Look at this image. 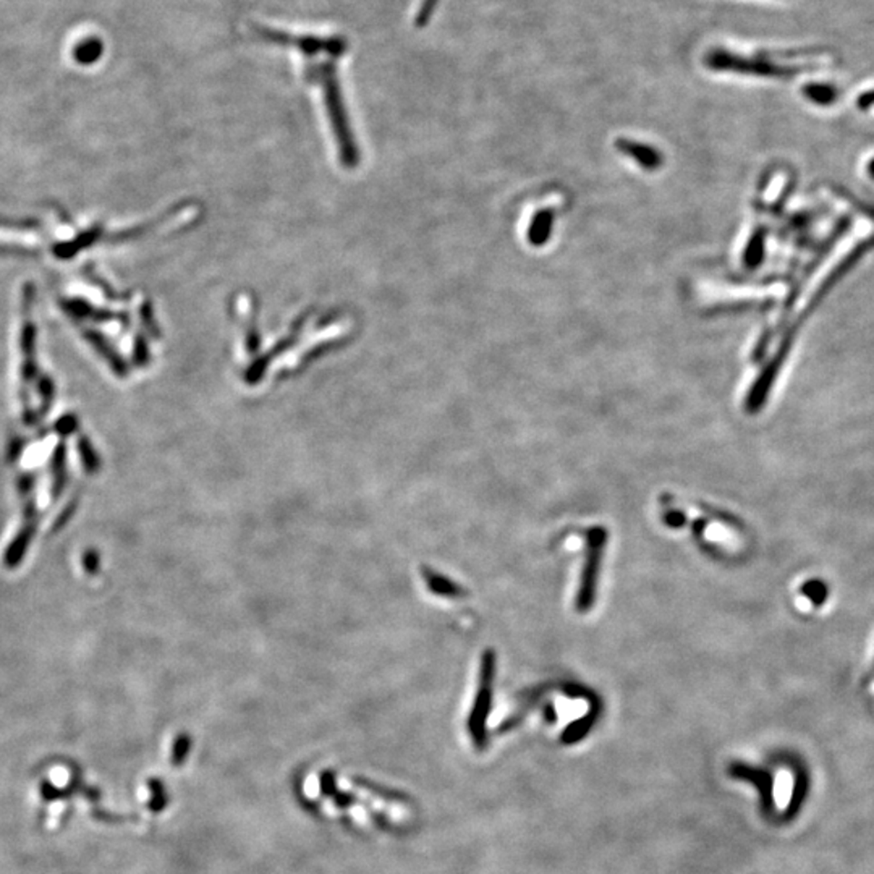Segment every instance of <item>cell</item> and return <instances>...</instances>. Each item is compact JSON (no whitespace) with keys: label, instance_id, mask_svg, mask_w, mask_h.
Segmentation results:
<instances>
[{"label":"cell","instance_id":"6da1fadb","mask_svg":"<svg viewBox=\"0 0 874 874\" xmlns=\"http://www.w3.org/2000/svg\"><path fill=\"white\" fill-rule=\"evenodd\" d=\"M606 541H608V534L601 526L590 530V533L586 536L585 562L581 569L577 593V609L580 612H586L593 608L598 578H600L601 561H602Z\"/></svg>","mask_w":874,"mask_h":874},{"label":"cell","instance_id":"7a4b0ae2","mask_svg":"<svg viewBox=\"0 0 874 874\" xmlns=\"http://www.w3.org/2000/svg\"><path fill=\"white\" fill-rule=\"evenodd\" d=\"M494 675H496V654L494 651H486L482 654L480 689L468 720L470 734L473 737L476 747H482V749L486 743V720L490 716L491 704H492Z\"/></svg>","mask_w":874,"mask_h":874},{"label":"cell","instance_id":"3957f363","mask_svg":"<svg viewBox=\"0 0 874 874\" xmlns=\"http://www.w3.org/2000/svg\"><path fill=\"white\" fill-rule=\"evenodd\" d=\"M706 65L714 70H729L737 74H760V76H792L797 68L782 67L768 59H747L729 51H711L706 54Z\"/></svg>","mask_w":874,"mask_h":874},{"label":"cell","instance_id":"277c9868","mask_svg":"<svg viewBox=\"0 0 874 874\" xmlns=\"http://www.w3.org/2000/svg\"><path fill=\"white\" fill-rule=\"evenodd\" d=\"M729 774L735 779L750 780L761 793V803H763L764 809L770 811V807H772V779L768 772L756 770V768H751L747 764L734 763L730 766Z\"/></svg>","mask_w":874,"mask_h":874},{"label":"cell","instance_id":"5b68a950","mask_svg":"<svg viewBox=\"0 0 874 874\" xmlns=\"http://www.w3.org/2000/svg\"><path fill=\"white\" fill-rule=\"evenodd\" d=\"M422 578H424L426 585L430 586L431 591L439 594V596H444V598L465 596V591H463L459 585H455L449 578L437 575V573H434L432 571L422 569Z\"/></svg>","mask_w":874,"mask_h":874},{"label":"cell","instance_id":"8992f818","mask_svg":"<svg viewBox=\"0 0 874 874\" xmlns=\"http://www.w3.org/2000/svg\"><path fill=\"white\" fill-rule=\"evenodd\" d=\"M591 726H593V719H580V720H577L575 724H571V726L563 732L562 740L565 741V743H573V741L581 740V739L588 734V730L591 729Z\"/></svg>","mask_w":874,"mask_h":874},{"label":"cell","instance_id":"52a82bcc","mask_svg":"<svg viewBox=\"0 0 874 874\" xmlns=\"http://www.w3.org/2000/svg\"><path fill=\"white\" fill-rule=\"evenodd\" d=\"M805 93L809 99H813L815 103H819V104H828L836 97L834 89L830 86H822V84H813V86L805 89Z\"/></svg>","mask_w":874,"mask_h":874},{"label":"cell","instance_id":"ba28073f","mask_svg":"<svg viewBox=\"0 0 874 874\" xmlns=\"http://www.w3.org/2000/svg\"><path fill=\"white\" fill-rule=\"evenodd\" d=\"M622 146L623 148H629L630 154H633V156H637L638 159L641 161V164H645V165H648V167H651V164L656 163V154H654V153H651V151H648V149H646L645 146H638V144H629V143H623Z\"/></svg>","mask_w":874,"mask_h":874},{"label":"cell","instance_id":"9c48e42d","mask_svg":"<svg viewBox=\"0 0 874 874\" xmlns=\"http://www.w3.org/2000/svg\"><path fill=\"white\" fill-rule=\"evenodd\" d=\"M683 520H685V517H683L682 513L670 511V515L667 517V523L670 526H682Z\"/></svg>","mask_w":874,"mask_h":874},{"label":"cell","instance_id":"30bf717a","mask_svg":"<svg viewBox=\"0 0 874 874\" xmlns=\"http://www.w3.org/2000/svg\"><path fill=\"white\" fill-rule=\"evenodd\" d=\"M859 103H861V104L865 103V104L867 105L874 104V91L873 93H869V94H865V96H861V101H859Z\"/></svg>","mask_w":874,"mask_h":874}]
</instances>
